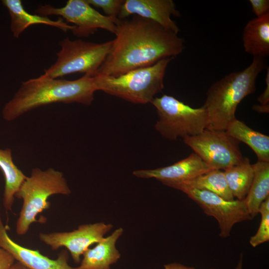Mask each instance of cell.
Instances as JSON below:
<instances>
[{
    "label": "cell",
    "mask_w": 269,
    "mask_h": 269,
    "mask_svg": "<svg viewBox=\"0 0 269 269\" xmlns=\"http://www.w3.org/2000/svg\"><path fill=\"white\" fill-rule=\"evenodd\" d=\"M116 25L110 51L93 76L116 77L173 58L185 48L184 40L178 34L151 20L134 15L130 19H120Z\"/></svg>",
    "instance_id": "6da1fadb"
},
{
    "label": "cell",
    "mask_w": 269,
    "mask_h": 269,
    "mask_svg": "<svg viewBox=\"0 0 269 269\" xmlns=\"http://www.w3.org/2000/svg\"><path fill=\"white\" fill-rule=\"evenodd\" d=\"M97 91L93 77L84 75L67 80L52 78L44 74L21 82L13 97L2 110L3 119L12 121L34 109L62 103L90 105Z\"/></svg>",
    "instance_id": "7a4b0ae2"
},
{
    "label": "cell",
    "mask_w": 269,
    "mask_h": 269,
    "mask_svg": "<svg viewBox=\"0 0 269 269\" xmlns=\"http://www.w3.org/2000/svg\"><path fill=\"white\" fill-rule=\"evenodd\" d=\"M266 67L264 58L253 57L247 68L226 75L210 86L203 105L208 114L207 129L226 130L236 119L235 113L238 105L256 91L258 76Z\"/></svg>",
    "instance_id": "3957f363"
},
{
    "label": "cell",
    "mask_w": 269,
    "mask_h": 269,
    "mask_svg": "<svg viewBox=\"0 0 269 269\" xmlns=\"http://www.w3.org/2000/svg\"><path fill=\"white\" fill-rule=\"evenodd\" d=\"M71 193L62 172L53 168H33L15 194V198L23 202L16 222V234L25 235L31 225L38 222L37 216L50 207L48 199L51 196L69 195Z\"/></svg>",
    "instance_id": "277c9868"
},
{
    "label": "cell",
    "mask_w": 269,
    "mask_h": 269,
    "mask_svg": "<svg viewBox=\"0 0 269 269\" xmlns=\"http://www.w3.org/2000/svg\"><path fill=\"white\" fill-rule=\"evenodd\" d=\"M172 59L164 58L151 66L134 69L116 77L93 76L97 91H102L134 104L150 103L164 88L166 69Z\"/></svg>",
    "instance_id": "5b68a950"
},
{
    "label": "cell",
    "mask_w": 269,
    "mask_h": 269,
    "mask_svg": "<svg viewBox=\"0 0 269 269\" xmlns=\"http://www.w3.org/2000/svg\"><path fill=\"white\" fill-rule=\"evenodd\" d=\"M156 108L159 120L156 130L170 140L197 135L207 128L208 118L203 106L194 108L175 97L163 95L150 102Z\"/></svg>",
    "instance_id": "8992f818"
},
{
    "label": "cell",
    "mask_w": 269,
    "mask_h": 269,
    "mask_svg": "<svg viewBox=\"0 0 269 269\" xmlns=\"http://www.w3.org/2000/svg\"><path fill=\"white\" fill-rule=\"evenodd\" d=\"M60 50L55 62L44 70V74L57 78L79 72L93 77L105 61L113 44V40L102 43L66 37L59 43Z\"/></svg>",
    "instance_id": "52a82bcc"
},
{
    "label": "cell",
    "mask_w": 269,
    "mask_h": 269,
    "mask_svg": "<svg viewBox=\"0 0 269 269\" xmlns=\"http://www.w3.org/2000/svg\"><path fill=\"white\" fill-rule=\"evenodd\" d=\"M212 170H224L243 161L239 142L224 131L206 129L200 134L183 138Z\"/></svg>",
    "instance_id": "ba28073f"
},
{
    "label": "cell",
    "mask_w": 269,
    "mask_h": 269,
    "mask_svg": "<svg viewBox=\"0 0 269 269\" xmlns=\"http://www.w3.org/2000/svg\"><path fill=\"white\" fill-rule=\"evenodd\" d=\"M42 16H61L67 22L74 24L71 31L78 37H88L99 28L115 34L118 18L114 19L104 15L95 10L86 0H69L62 7H55L50 4L39 6L35 10Z\"/></svg>",
    "instance_id": "9c48e42d"
},
{
    "label": "cell",
    "mask_w": 269,
    "mask_h": 269,
    "mask_svg": "<svg viewBox=\"0 0 269 269\" xmlns=\"http://www.w3.org/2000/svg\"><path fill=\"white\" fill-rule=\"evenodd\" d=\"M195 201L209 216L218 221L219 236L226 238L230 236L234 225L253 218L250 215L244 200H227L213 192L197 189L182 191Z\"/></svg>",
    "instance_id": "30bf717a"
},
{
    "label": "cell",
    "mask_w": 269,
    "mask_h": 269,
    "mask_svg": "<svg viewBox=\"0 0 269 269\" xmlns=\"http://www.w3.org/2000/svg\"><path fill=\"white\" fill-rule=\"evenodd\" d=\"M113 226L104 222L84 224L70 232L40 233L39 239L53 250L65 247L76 264L81 262V256L94 244H97Z\"/></svg>",
    "instance_id": "8fae6325"
},
{
    "label": "cell",
    "mask_w": 269,
    "mask_h": 269,
    "mask_svg": "<svg viewBox=\"0 0 269 269\" xmlns=\"http://www.w3.org/2000/svg\"><path fill=\"white\" fill-rule=\"evenodd\" d=\"M212 169L195 153L165 167L154 169L137 170L133 174L142 178H155L173 188Z\"/></svg>",
    "instance_id": "7c38bea8"
},
{
    "label": "cell",
    "mask_w": 269,
    "mask_h": 269,
    "mask_svg": "<svg viewBox=\"0 0 269 269\" xmlns=\"http://www.w3.org/2000/svg\"><path fill=\"white\" fill-rule=\"evenodd\" d=\"M133 14L153 21L175 33L180 31L171 18L180 15L172 0H125L118 18L124 19Z\"/></svg>",
    "instance_id": "4fadbf2b"
},
{
    "label": "cell",
    "mask_w": 269,
    "mask_h": 269,
    "mask_svg": "<svg viewBox=\"0 0 269 269\" xmlns=\"http://www.w3.org/2000/svg\"><path fill=\"white\" fill-rule=\"evenodd\" d=\"M0 247L9 253L15 260L28 269H74L68 264V252L63 250L56 259L41 254L39 250L22 246L12 240L0 214Z\"/></svg>",
    "instance_id": "5bb4252c"
},
{
    "label": "cell",
    "mask_w": 269,
    "mask_h": 269,
    "mask_svg": "<svg viewBox=\"0 0 269 269\" xmlns=\"http://www.w3.org/2000/svg\"><path fill=\"white\" fill-rule=\"evenodd\" d=\"M123 232L122 228H118L94 247L89 248L83 255L80 265L74 269H110L121 257L116 244Z\"/></svg>",
    "instance_id": "9a60e30c"
},
{
    "label": "cell",
    "mask_w": 269,
    "mask_h": 269,
    "mask_svg": "<svg viewBox=\"0 0 269 269\" xmlns=\"http://www.w3.org/2000/svg\"><path fill=\"white\" fill-rule=\"evenodd\" d=\"M1 3L7 9L9 13L11 18L10 30L15 38H18L25 29L33 24L50 25L64 32L74 28V25L65 22L61 17L53 20L46 16L32 14L28 12L24 9L20 0H2Z\"/></svg>",
    "instance_id": "2e32d148"
},
{
    "label": "cell",
    "mask_w": 269,
    "mask_h": 269,
    "mask_svg": "<svg viewBox=\"0 0 269 269\" xmlns=\"http://www.w3.org/2000/svg\"><path fill=\"white\" fill-rule=\"evenodd\" d=\"M245 51L253 57L269 54V13L248 22L243 32Z\"/></svg>",
    "instance_id": "e0dca14e"
},
{
    "label": "cell",
    "mask_w": 269,
    "mask_h": 269,
    "mask_svg": "<svg viewBox=\"0 0 269 269\" xmlns=\"http://www.w3.org/2000/svg\"><path fill=\"white\" fill-rule=\"evenodd\" d=\"M0 169L4 179L3 206L6 210L11 211L15 194L27 176L14 163L9 148H0Z\"/></svg>",
    "instance_id": "ac0fdd59"
},
{
    "label": "cell",
    "mask_w": 269,
    "mask_h": 269,
    "mask_svg": "<svg viewBox=\"0 0 269 269\" xmlns=\"http://www.w3.org/2000/svg\"><path fill=\"white\" fill-rule=\"evenodd\" d=\"M238 141L247 144L256 154L258 161L269 162V136L256 131L242 121H233L225 131Z\"/></svg>",
    "instance_id": "d6986e66"
},
{
    "label": "cell",
    "mask_w": 269,
    "mask_h": 269,
    "mask_svg": "<svg viewBox=\"0 0 269 269\" xmlns=\"http://www.w3.org/2000/svg\"><path fill=\"white\" fill-rule=\"evenodd\" d=\"M253 165L254 178L244 199L252 218L259 214L261 204L269 197V162L258 161Z\"/></svg>",
    "instance_id": "ffe728a7"
},
{
    "label": "cell",
    "mask_w": 269,
    "mask_h": 269,
    "mask_svg": "<svg viewBox=\"0 0 269 269\" xmlns=\"http://www.w3.org/2000/svg\"><path fill=\"white\" fill-rule=\"evenodd\" d=\"M174 188L181 191L186 189L204 190L215 193L227 200L235 199L229 188L224 171L219 169L210 170L178 184Z\"/></svg>",
    "instance_id": "44dd1931"
},
{
    "label": "cell",
    "mask_w": 269,
    "mask_h": 269,
    "mask_svg": "<svg viewBox=\"0 0 269 269\" xmlns=\"http://www.w3.org/2000/svg\"><path fill=\"white\" fill-rule=\"evenodd\" d=\"M229 188L234 198L243 200L247 196L254 178L253 165L245 157L241 163L224 170Z\"/></svg>",
    "instance_id": "7402d4cb"
},
{
    "label": "cell",
    "mask_w": 269,
    "mask_h": 269,
    "mask_svg": "<svg viewBox=\"0 0 269 269\" xmlns=\"http://www.w3.org/2000/svg\"><path fill=\"white\" fill-rule=\"evenodd\" d=\"M259 213L261 214L259 227L249 241L254 248L269 241V197L261 204Z\"/></svg>",
    "instance_id": "603a6c76"
},
{
    "label": "cell",
    "mask_w": 269,
    "mask_h": 269,
    "mask_svg": "<svg viewBox=\"0 0 269 269\" xmlns=\"http://www.w3.org/2000/svg\"><path fill=\"white\" fill-rule=\"evenodd\" d=\"M91 6L100 7L107 16L116 19L121 10L124 0H86Z\"/></svg>",
    "instance_id": "cb8c5ba5"
},
{
    "label": "cell",
    "mask_w": 269,
    "mask_h": 269,
    "mask_svg": "<svg viewBox=\"0 0 269 269\" xmlns=\"http://www.w3.org/2000/svg\"><path fill=\"white\" fill-rule=\"evenodd\" d=\"M249 2L256 17L262 16L269 13V0H250Z\"/></svg>",
    "instance_id": "d4e9b609"
},
{
    "label": "cell",
    "mask_w": 269,
    "mask_h": 269,
    "mask_svg": "<svg viewBox=\"0 0 269 269\" xmlns=\"http://www.w3.org/2000/svg\"><path fill=\"white\" fill-rule=\"evenodd\" d=\"M15 261L9 253L0 247V269H9Z\"/></svg>",
    "instance_id": "484cf974"
},
{
    "label": "cell",
    "mask_w": 269,
    "mask_h": 269,
    "mask_svg": "<svg viewBox=\"0 0 269 269\" xmlns=\"http://www.w3.org/2000/svg\"><path fill=\"white\" fill-rule=\"evenodd\" d=\"M266 86L263 93L257 98L258 102L261 105H269V68L267 67L266 76Z\"/></svg>",
    "instance_id": "4316f807"
},
{
    "label": "cell",
    "mask_w": 269,
    "mask_h": 269,
    "mask_svg": "<svg viewBox=\"0 0 269 269\" xmlns=\"http://www.w3.org/2000/svg\"><path fill=\"white\" fill-rule=\"evenodd\" d=\"M164 269H196L191 267H188L178 263H172L164 266ZM210 269H216L212 268Z\"/></svg>",
    "instance_id": "83f0119b"
},
{
    "label": "cell",
    "mask_w": 269,
    "mask_h": 269,
    "mask_svg": "<svg viewBox=\"0 0 269 269\" xmlns=\"http://www.w3.org/2000/svg\"><path fill=\"white\" fill-rule=\"evenodd\" d=\"M253 109L258 112L268 113L269 112V105H255L253 107Z\"/></svg>",
    "instance_id": "f1b7e54d"
},
{
    "label": "cell",
    "mask_w": 269,
    "mask_h": 269,
    "mask_svg": "<svg viewBox=\"0 0 269 269\" xmlns=\"http://www.w3.org/2000/svg\"><path fill=\"white\" fill-rule=\"evenodd\" d=\"M9 269H28L21 263L16 262L14 263Z\"/></svg>",
    "instance_id": "f546056e"
},
{
    "label": "cell",
    "mask_w": 269,
    "mask_h": 269,
    "mask_svg": "<svg viewBox=\"0 0 269 269\" xmlns=\"http://www.w3.org/2000/svg\"><path fill=\"white\" fill-rule=\"evenodd\" d=\"M243 255L242 254H241L237 265L235 269H243Z\"/></svg>",
    "instance_id": "4dcf8cb0"
}]
</instances>
